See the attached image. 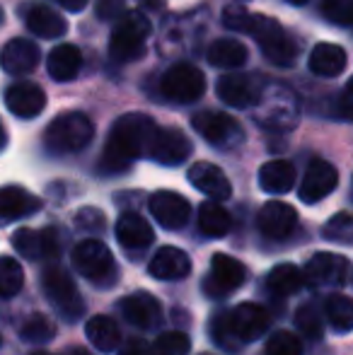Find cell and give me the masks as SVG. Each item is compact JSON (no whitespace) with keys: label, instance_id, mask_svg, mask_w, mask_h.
Segmentation results:
<instances>
[{"label":"cell","instance_id":"cell-1","mask_svg":"<svg viewBox=\"0 0 353 355\" xmlns=\"http://www.w3.org/2000/svg\"><path fill=\"white\" fill-rule=\"evenodd\" d=\"M157 131V123L148 114L131 112L117 119L104 143L102 157H99V172L102 174H121L131 167L136 159L146 157L150 141Z\"/></svg>","mask_w":353,"mask_h":355},{"label":"cell","instance_id":"cell-2","mask_svg":"<svg viewBox=\"0 0 353 355\" xmlns=\"http://www.w3.org/2000/svg\"><path fill=\"white\" fill-rule=\"evenodd\" d=\"M153 32V24L143 10H128L114 24V32L109 37V56L117 63H133L146 53L148 37Z\"/></svg>","mask_w":353,"mask_h":355},{"label":"cell","instance_id":"cell-3","mask_svg":"<svg viewBox=\"0 0 353 355\" xmlns=\"http://www.w3.org/2000/svg\"><path fill=\"white\" fill-rule=\"evenodd\" d=\"M242 34H250L261 46V53L268 63L278 68H291L298 61V44L286 34V29L276 19L266 15H252L247 17V24Z\"/></svg>","mask_w":353,"mask_h":355},{"label":"cell","instance_id":"cell-4","mask_svg":"<svg viewBox=\"0 0 353 355\" xmlns=\"http://www.w3.org/2000/svg\"><path fill=\"white\" fill-rule=\"evenodd\" d=\"M94 138V123L83 112H68L56 116L44 133V145L51 155H76L85 150Z\"/></svg>","mask_w":353,"mask_h":355},{"label":"cell","instance_id":"cell-5","mask_svg":"<svg viewBox=\"0 0 353 355\" xmlns=\"http://www.w3.org/2000/svg\"><path fill=\"white\" fill-rule=\"evenodd\" d=\"M71 259L76 271L97 288H112L117 283V263L112 252L99 239H83L73 249Z\"/></svg>","mask_w":353,"mask_h":355},{"label":"cell","instance_id":"cell-6","mask_svg":"<svg viewBox=\"0 0 353 355\" xmlns=\"http://www.w3.org/2000/svg\"><path fill=\"white\" fill-rule=\"evenodd\" d=\"M257 107H259V114L255 116L257 123L268 131H291L298 123V102L291 89L283 85H271L261 89Z\"/></svg>","mask_w":353,"mask_h":355},{"label":"cell","instance_id":"cell-7","mask_svg":"<svg viewBox=\"0 0 353 355\" xmlns=\"http://www.w3.org/2000/svg\"><path fill=\"white\" fill-rule=\"evenodd\" d=\"M42 288L49 302H51V307L58 314H63V319L78 322L85 314V302H83L80 293H78V285L63 268L49 266L42 276Z\"/></svg>","mask_w":353,"mask_h":355},{"label":"cell","instance_id":"cell-8","mask_svg":"<svg viewBox=\"0 0 353 355\" xmlns=\"http://www.w3.org/2000/svg\"><path fill=\"white\" fill-rule=\"evenodd\" d=\"M160 92L172 104H193L206 92V78L191 63H177L162 75Z\"/></svg>","mask_w":353,"mask_h":355},{"label":"cell","instance_id":"cell-9","mask_svg":"<svg viewBox=\"0 0 353 355\" xmlns=\"http://www.w3.org/2000/svg\"><path fill=\"white\" fill-rule=\"evenodd\" d=\"M191 126H193V131L206 143H211L213 148L230 150V148H235L237 143L245 141L242 126L225 112H198V114H193Z\"/></svg>","mask_w":353,"mask_h":355},{"label":"cell","instance_id":"cell-10","mask_svg":"<svg viewBox=\"0 0 353 355\" xmlns=\"http://www.w3.org/2000/svg\"><path fill=\"white\" fill-rule=\"evenodd\" d=\"M351 263L346 257L329 252H320L307 261L302 278L315 288H344L349 283Z\"/></svg>","mask_w":353,"mask_h":355},{"label":"cell","instance_id":"cell-11","mask_svg":"<svg viewBox=\"0 0 353 355\" xmlns=\"http://www.w3.org/2000/svg\"><path fill=\"white\" fill-rule=\"evenodd\" d=\"M247 281V268L242 261L227 257V254H213L211 259V276L203 283L208 297H225L227 293L242 288Z\"/></svg>","mask_w":353,"mask_h":355},{"label":"cell","instance_id":"cell-12","mask_svg":"<svg viewBox=\"0 0 353 355\" xmlns=\"http://www.w3.org/2000/svg\"><path fill=\"white\" fill-rule=\"evenodd\" d=\"M218 97L232 109H252L257 107L264 85L247 73H225L216 85Z\"/></svg>","mask_w":353,"mask_h":355},{"label":"cell","instance_id":"cell-13","mask_svg":"<svg viewBox=\"0 0 353 355\" xmlns=\"http://www.w3.org/2000/svg\"><path fill=\"white\" fill-rule=\"evenodd\" d=\"M227 329L237 343H252L268 331V314L259 304L242 302L227 312Z\"/></svg>","mask_w":353,"mask_h":355},{"label":"cell","instance_id":"cell-14","mask_svg":"<svg viewBox=\"0 0 353 355\" xmlns=\"http://www.w3.org/2000/svg\"><path fill=\"white\" fill-rule=\"evenodd\" d=\"M12 249L29 261H37L42 257H56L61 249V232L56 227H19L12 234Z\"/></svg>","mask_w":353,"mask_h":355},{"label":"cell","instance_id":"cell-15","mask_svg":"<svg viewBox=\"0 0 353 355\" xmlns=\"http://www.w3.org/2000/svg\"><path fill=\"white\" fill-rule=\"evenodd\" d=\"M189 155H191V141H189L182 131L157 126L146 157H150L153 162H157V164H165V167H177Z\"/></svg>","mask_w":353,"mask_h":355},{"label":"cell","instance_id":"cell-16","mask_svg":"<svg viewBox=\"0 0 353 355\" xmlns=\"http://www.w3.org/2000/svg\"><path fill=\"white\" fill-rule=\"evenodd\" d=\"M336 184H339V172L334 164L327 159H312L298 189V196L302 203H320L334 191Z\"/></svg>","mask_w":353,"mask_h":355},{"label":"cell","instance_id":"cell-17","mask_svg":"<svg viewBox=\"0 0 353 355\" xmlns=\"http://www.w3.org/2000/svg\"><path fill=\"white\" fill-rule=\"evenodd\" d=\"M150 215L157 220V225L165 230H179L189 223L191 203L177 191H155L148 201Z\"/></svg>","mask_w":353,"mask_h":355},{"label":"cell","instance_id":"cell-18","mask_svg":"<svg viewBox=\"0 0 353 355\" xmlns=\"http://www.w3.org/2000/svg\"><path fill=\"white\" fill-rule=\"evenodd\" d=\"M5 107L17 119H37L46 107V94L37 83L19 80L5 89Z\"/></svg>","mask_w":353,"mask_h":355},{"label":"cell","instance_id":"cell-19","mask_svg":"<svg viewBox=\"0 0 353 355\" xmlns=\"http://www.w3.org/2000/svg\"><path fill=\"white\" fill-rule=\"evenodd\" d=\"M121 314L141 331H153L162 322V307L150 293H133L121 300Z\"/></svg>","mask_w":353,"mask_h":355},{"label":"cell","instance_id":"cell-20","mask_svg":"<svg viewBox=\"0 0 353 355\" xmlns=\"http://www.w3.org/2000/svg\"><path fill=\"white\" fill-rule=\"evenodd\" d=\"M39 61H42L39 46L22 37L10 39L3 46V51H0V68L8 75H15V78H17V75L32 73L34 68L39 66Z\"/></svg>","mask_w":353,"mask_h":355},{"label":"cell","instance_id":"cell-21","mask_svg":"<svg viewBox=\"0 0 353 355\" xmlns=\"http://www.w3.org/2000/svg\"><path fill=\"white\" fill-rule=\"evenodd\" d=\"M298 213L293 206L283 201H268L261 206L259 215H257V227L268 239H283L295 230Z\"/></svg>","mask_w":353,"mask_h":355},{"label":"cell","instance_id":"cell-22","mask_svg":"<svg viewBox=\"0 0 353 355\" xmlns=\"http://www.w3.org/2000/svg\"><path fill=\"white\" fill-rule=\"evenodd\" d=\"M189 184H191L193 189H198L201 193H206L208 198H213L216 203L225 201V198L232 196V184L230 179L225 177V172H223L221 167H216V164L211 162H196L191 164V169H189Z\"/></svg>","mask_w":353,"mask_h":355},{"label":"cell","instance_id":"cell-23","mask_svg":"<svg viewBox=\"0 0 353 355\" xmlns=\"http://www.w3.org/2000/svg\"><path fill=\"white\" fill-rule=\"evenodd\" d=\"M42 211V198L22 187H0V225L29 218Z\"/></svg>","mask_w":353,"mask_h":355},{"label":"cell","instance_id":"cell-24","mask_svg":"<svg viewBox=\"0 0 353 355\" xmlns=\"http://www.w3.org/2000/svg\"><path fill=\"white\" fill-rule=\"evenodd\" d=\"M22 17L29 32L42 39H58L68 32L66 17L44 3H29L27 8L22 10Z\"/></svg>","mask_w":353,"mask_h":355},{"label":"cell","instance_id":"cell-25","mask_svg":"<svg viewBox=\"0 0 353 355\" xmlns=\"http://www.w3.org/2000/svg\"><path fill=\"white\" fill-rule=\"evenodd\" d=\"M148 273L157 281H184L191 273V259L177 247H162L148 263Z\"/></svg>","mask_w":353,"mask_h":355},{"label":"cell","instance_id":"cell-26","mask_svg":"<svg viewBox=\"0 0 353 355\" xmlns=\"http://www.w3.org/2000/svg\"><path fill=\"white\" fill-rule=\"evenodd\" d=\"M307 66H310V73L320 75V78H339L349 66V56L339 44L322 42L310 51Z\"/></svg>","mask_w":353,"mask_h":355},{"label":"cell","instance_id":"cell-27","mask_svg":"<svg viewBox=\"0 0 353 355\" xmlns=\"http://www.w3.org/2000/svg\"><path fill=\"white\" fill-rule=\"evenodd\" d=\"M117 239L123 249L138 252V249H146L155 239V234H153V227L146 218L128 211L121 213V218L117 220Z\"/></svg>","mask_w":353,"mask_h":355},{"label":"cell","instance_id":"cell-28","mask_svg":"<svg viewBox=\"0 0 353 355\" xmlns=\"http://www.w3.org/2000/svg\"><path fill=\"white\" fill-rule=\"evenodd\" d=\"M83 68V53L73 44H58L56 49H51L46 58V71L56 83H71L80 75Z\"/></svg>","mask_w":353,"mask_h":355},{"label":"cell","instance_id":"cell-29","mask_svg":"<svg viewBox=\"0 0 353 355\" xmlns=\"http://www.w3.org/2000/svg\"><path fill=\"white\" fill-rule=\"evenodd\" d=\"M259 187L271 196H283L295 187V167L288 159H271V162L261 164Z\"/></svg>","mask_w":353,"mask_h":355},{"label":"cell","instance_id":"cell-30","mask_svg":"<svg viewBox=\"0 0 353 355\" xmlns=\"http://www.w3.org/2000/svg\"><path fill=\"white\" fill-rule=\"evenodd\" d=\"M208 63L221 71H237L247 63V46L237 39H216L208 46Z\"/></svg>","mask_w":353,"mask_h":355},{"label":"cell","instance_id":"cell-31","mask_svg":"<svg viewBox=\"0 0 353 355\" xmlns=\"http://www.w3.org/2000/svg\"><path fill=\"white\" fill-rule=\"evenodd\" d=\"M87 341L97 348L99 353H117L121 346V331H119L117 322L109 317H92L85 324Z\"/></svg>","mask_w":353,"mask_h":355},{"label":"cell","instance_id":"cell-32","mask_svg":"<svg viewBox=\"0 0 353 355\" xmlns=\"http://www.w3.org/2000/svg\"><path fill=\"white\" fill-rule=\"evenodd\" d=\"M266 285L273 295L278 297H288V295H295L298 290L305 285V278H302V268H298L295 263H281L276 266L266 278Z\"/></svg>","mask_w":353,"mask_h":355},{"label":"cell","instance_id":"cell-33","mask_svg":"<svg viewBox=\"0 0 353 355\" xmlns=\"http://www.w3.org/2000/svg\"><path fill=\"white\" fill-rule=\"evenodd\" d=\"M232 227V218L221 203L206 201L198 208V230L208 237H223Z\"/></svg>","mask_w":353,"mask_h":355},{"label":"cell","instance_id":"cell-34","mask_svg":"<svg viewBox=\"0 0 353 355\" xmlns=\"http://www.w3.org/2000/svg\"><path fill=\"white\" fill-rule=\"evenodd\" d=\"M325 314L329 319L332 329L339 334H349L353 327V304L346 295H329L325 304Z\"/></svg>","mask_w":353,"mask_h":355},{"label":"cell","instance_id":"cell-35","mask_svg":"<svg viewBox=\"0 0 353 355\" xmlns=\"http://www.w3.org/2000/svg\"><path fill=\"white\" fill-rule=\"evenodd\" d=\"M24 285V271L17 259L0 257V297L10 300L22 290Z\"/></svg>","mask_w":353,"mask_h":355},{"label":"cell","instance_id":"cell-36","mask_svg":"<svg viewBox=\"0 0 353 355\" xmlns=\"http://www.w3.org/2000/svg\"><path fill=\"white\" fill-rule=\"evenodd\" d=\"M22 341L32 343V346H44L56 336V324L46 317V314H32L22 327Z\"/></svg>","mask_w":353,"mask_h":355},{"label":"cell","instance_id":"cell-37","mask_svg":"<svg viewBox=\"0 0 353 355\" xmlns=\"http://www.w3.org/2000/svg\"><path fill=\"white\" fill-rule=\"evenodd\" d=\"M191 351V341L182 331H167L150 343V355H187Z\"/></svg>","mask_w":353,"mask_h":355},{"label":"cell","instance_id":"cell-38","mask_svg":"<svg viewBox=\"0 0 353 355\" xmlns=\"http://www.w3.org/2000/svg\"><path fill=\"white\" fill-rule=\"evenodd\" d=\"M325 239H332V242H339V244H351L353 242V220L349 213H336L329 223L325 225L322 230Z\"/></svg>","mask_w":353,"mask_h":355},{"label":"cell","instance_id":"cell-39","mask_svg":"<svg viewBox=\"0 0 353 355\" xmlns=\"http://www.w3.org/2000/svg\"><path fill=\"white\" fill-rule=\"evenodd\" d=\"M266 355H302V343L293 331H276L266 341Z\"/></svg>","mask_w":353,"mask_h":355},{"label":"cell","instance_id":"cell-40","mask_svg":"<svg viewBox=\"0 0 353 355\" xmlns=\"http://www.w3.org/2000/svg\"><path fill=\"white\" fill-rule=\"evenodd\" d=\"M322 15L339 27L353 24V0H322Z\"/></svg>","mask_w":353,"mask_h":355},{"label":"cell","instance_id":"cell-41","mask_svg":"<svg viewBox=\"0 0 353 355\" xmlns=\"http://www.w3.org/2000/svg\"><path fill=\"white\" fill-rule=\"evenodd\" d=\"M295 327L300 329V334L310 338H320L322 336V319L312 304H302L295 312Z\"/></svg>","mask_w":353,"mask_h":355},{"label":"cell","instance_id":"cell-42","mask_svg":"<svg viewBox=\"0 0 353 355\" xmlns=\"http://www.w3.org/2000/svg\"><path fill=\"white\" fill-rule=\"evenodd\" d=\"M211 334H213V341H216L223 351L232 353V351H237V346H240V343L232 338L230 329H227V312L218 314V317L213 319V322H211Z\"/></svg>","mask_w":353,"mask_h":355},{"label":"cell","instance_id":"cell-43","mask_svg":"<svg viewBox=\"0 0 353 355\" xmlns=\"http://www.w3.org/2000/svg\"><path fill=\"white\" fill-rule=\"evenodd\" d=\"M104 225H107V218L97 208H83L76 215V227L85 230V232H102Z\"/></svg>","mask_w":353,"mask_h":355},{"label":"cell","instance_id":"cell-44","mask_svg":"<svg viewBox=\"0 0 353 355\" xmlns=\"http://www.w3.org/2000/svg\"><path fill=\"white\" fill-rule=\"evenodd\" d=\"M247 17H250V10H245L242 5H225L223 8V27L230 29V32H240L245 29Z\"/></svg>","mask_w":353,"mask_h":355},{"label":"cell","instance_id":"cell-45","mask_svg":"<svg viewBox=\"0 0 353 355\" xmlns=\"http://www.w3.org/2000/svg\"><path fill=\"white\" fill-rule=\"evenodd\" d=\"M123 12H126V0H97V5H94V15L102 22L119 19Z\"/></svg>","mask_w":353,"mask_h":355},{"label":"cell","instance_id":"cell-46","mask_svg":"<svg viewBox=\"0 0 353 355\" xmlns=\"http://www.w3.org/2000/svg\"><path fill=\"white\" fill-rule=\"evenodd\" d=\"M119 355H150V343L146 338H131L128 343H123Z\"/></svg>","mask_w":353,"mask_h":355},{"label":"cell","instance_id":"cell-47","mask_svg":"<svg viewBox=\"0 0 353 355\" xmlns=\"http://www.w3.org/2000/svg\"><path fill=\"white\" fill-rule=\"evenodd\" d=\"M351 89H353V83L346 85L344 92H341V99H339V112H336V116H339L341 121H351Z\"/></svg>","mask_w":353,"mask_h":355},{"label":"cell","instance_id":"cell-48","mask_svg":"<svg viewBox=\"0 0 353 355\" xmlns=\"http://www.w3.org/2000/svg\"><path fill=\"white\" fill-rule=\"evenodd\" d=\"M56 3L61 5L63 10H68V12H80L87 5V0H56Z\"/></svg>","mask_w":353,"mask_h":355},{"label":"cell","instance_id":"cell-49","mask_svg":"<svg viewBox=\"0 0 353 355\" xmlns=\"http://www.w3.org/2000/svg\"><path fill=\"white\" fill-rule=\"evenodd\" d=\"M138 3H141L143 8H148V10H160V8H165V0H138Z\"/></svg>","mask_w":353,"mask_h":355},{"label":"cell","instance_id":"cell-50","mask_svg":"<svg viewBox=\"0 0 353 355\" xmlns=\"http://www.w3.org/2000/svg\"><path fill=\"white\" fill-rule=\"evenodd\" d=\"M63 355H94V353H89L87 348H78L76 346V348H68V351L63 353Z\"/></svg>","mask_w":353,"mask_h":355},{"label":"cell","instance_id":"cell-51","mask_svg":"<svg viewBox=\"0 0 353 355\" xmlns=\"http://www.w3.org/2000/svg\"><path fill=\"white\" fill-rule=\"evenodd\" d=\"M8 145V133H5V126H3V121H0V150Z\"/></svg>","mask_w":353,"mask_h":355},{"label":"cell","instance_id":"cell-52","mask_svg":"<svg viewBox=\"0 0 353 355\" xmlns=\"http://www.w3.org/2000/svg\"><path fill=\"white\" fill-rule=\"evenodd\" d=\"M286 3H291V5H305L307 0H286Z\"/></svg>","mask_w":353,"mask_h":355},{"label":"cell","instance_id":"cell-53","mask_svg":"<svg viewBox=\"0 0 353 355\" xmlns=\"http://www.w3.org/2000/svg\"><path fill=\"white\" fill-rule=\"evenodd\" d=\"M29 355H49V353H44V351H34V353H29Z\"/></svg>","mask_w":353,"mask_h":355},{"label":"cell","instance_id":"cell-54","mask_svg":"<svg viewBox=\"0 0 353 355\" xmlns=\"http://www.w3.org/2000/svg\"><path fill=\"white\" fill-rule=\"evenodd\" d=\"M0 22H3V10H0Z\"/></svg>","mask_w":353,"mask_h":355},{"label":"cell","instance_id":"cell-55","mask_svg":"<svg viewBox=\"0 0 353 355\" xmlns=\"http://www.w3.org/2000/svg\"><path fill=\"white\" fill-rule=\"evenodd\" d=\"M242 3H247V0H242Z\"/></svg>","mask_w":353,"mask_h":355},{"label":"cell","instance_id":"cell-56","mask_svg":"<svg viewBox=\"0 0 353 355\" xmlns=\"http://www.w3.org/2000/svg\"><path fill=\"white\" fill-rule=\"evenodd\" d=\"M0 343H3V338H0Z\"/></svg>","mask_w":353,"mask_h":355}]
</instances>
